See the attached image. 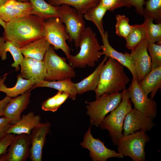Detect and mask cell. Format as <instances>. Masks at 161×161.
<instances>
[{"mask_svg":"<svg viewBox=\"0 0 161 161\" xmlns=\"http://www.w3.org/2000/svg\"><path fill=\"white\" fill-rule=\"evenodd\" d=\"M6 134H0V138L4 136Z\"/></svg>","mask_w":161,"mask_h":161,"instance_id":"obj_44","label":"cell"},{"mask_svg":"<svg viewBox=\"0 0 161 161\" xmlns=\"http://www.w3.org/2000/svg\"><path fill=\"white\" fill-rule=\"evenodd\" d=\"M147 49L151 58V69L161 66V44L148 42Z\"/></svg>","mask_w":161,"mask_h":161,"instance_id":"obj_34","label":"cell"},{"mask_svg":"<svg viewBox=\"0 0 161 161\" xmlns=\"http://www.w3.org/2000/svg\"><path fill=\"white\" fill-rule=\"evenodd\" d=\"M141 88L147 95L150 94L153 98L161 87V66L151 69L139 83Z\"/></svg>","mask_w":161,"mask_h":161,"instance_id":"obj_22","label":"cell"},{"mask_svg":"<svg viewBox=\"0 0 161 161\" xmlns=\"http://www.w3.org/2000/svg\"><path fill=\"white\" fill-rule=\"evenodd\" d=\"M57 97L56 94L43 102L41 104V109L45 111H56L58 109L57 105Z\"/></svg>","mask_w":161,"mask_h":161,"instance_id":"obj_37","label":"cell"},{"mask_svg":"<svg viewBox=\"0 0 161 161\" xmlns=\"http://www.w3.org/2000/svg\"><path fill=\"white\" fill-rule=\"evenodd\" d=\"M20 65L21 74L23 78L30 80L34 84L45 80L46 68L43 60L24 57Z\"/></svg>","mask_w":161,"mask_h":161,"instance_id":"obj_17","label":"cell"},{"mask_svg":"<svg viewBox=\"0 0 161 161\" xmlns=\"http://www.w3.org/2000/svg\"><path fill=\"white\" fill-rule=\"evenodd\" d=\"M59 10V18L65 26L70 37L69 41H73L75 47H78L81 35L86 27L83 15L66 4L60 6Z\"/></svg>","mask_w":161,"mask_h":161,"instance_id":"obj_9","label":"cell"},{"mask_svg":"<svg viewBox=\"0 0 161 161\" xmlns=\"http://www.w3.org/2000/svg\"><path fill=\"white\" fill-rule=\"evenodd\" d=\"M8 0H0V5L4 4Z\"/></svg>","mask_w":161,"mask_h":161,"instance_id":"obj_42","label":"cell"},{"mask_svg":"<svg viewBox=\"0 0 161 161\" xmlns=\"http://www.w3.org/2000/svg\"><path fill=\"white\" fill-rule=\"evenodd\" d=\"M150 140L146 132L142 129L123 135L116 145L117 152L129 157L133 161H145V146Z\"/></svg>","mask_w":161,"mask_h":161,"instance_id":"obj_5","label":"cell"},{"mask_svg":"<svg viewBox=\"0 0 161 161\" xmlns=\"http://www.w3.org/2000/svg\"><path fill=\"white\" fill-rule=\"evenodd\" d=\"M108 58L100 70L98 83L95 91L96 99L104 94L122 91L130 81L123 66L115 59Z\"/></svg>","mask_w":161,"mask_h":161,"instance_id":"obj_2","label":"cell"},{"mask_svg":"<svg viewBox=\"0 0 161 161\" xmlns=\"http://www.w3.org/2000/svg\"><path fill=\"white\" fill-rule=\"evenodd\" d=\"M155 125L152 119L134 108L125 117L123 135H126L141 129L149 131Z\"/></svg>","mask_w":161,"mask_h":161,"instance_id":"obj_13","label":"cell"},{"mask_svg":"<svg viewBox=\"0 0 161 161\" xmlns=\"http://www.w3.org/2000/svg\"><path fill=\"white\" fill-rule=\"evenodd\" d=\"M108 58L105 55L103 60L91 74L80 82L74 83L77 94L81 95L89 91H95L98 83L101 69Z\"/></svg>","mask_w":161,"mask_h":161,"instance_id":"obj_26","label":"cell"},{"mask_svg":"<svg viewBox=\"0 0 161 161\" xmlns=\"http://www.w3.org/2000/svg\"><path fill=\"white\" fill-rule=\"evenodd\" d=\"M125 1L126 7H134L137 13L143 16L144 9L143 7L145 0H125Z\"/></svg>","mask_w":161,"mask_h":161,"instance_id":"obj_38","label":"cell"},{"mask_svg":"<svg viewBox=\"0 0 161 161\" xmlns=\"http://www.w3.org/2000/svg\"><path fill=\"white\" fill-rule=\"evenodd\" d=\"M99 3L107 10L111 12L116 9L126 7L125 0H100Z\"/></svg>","mask_w":161,"mask_h":161,"instance_id":"obj_36","label":"cell"},{"mask_svg":"<svg viewBox=\"0 0 161 161\" xmlns=\"http://www.w3.org/2000/svg\"><path fill=\"white\" fill-rule=\"evenodd\" d=\"M91 27H86L80 39L79 52L75 55H70L68 60L74 68H84L87 66L93 67L103 55L101 46Z\"/></svg>","mask_w":161,"mask_h":161,"instance_id":"obj_3","label":"cell"},{"mask_svg":"<svg viewBox=\"0 0 161 161\" xmlns=\"http://www.w3.org/2000/svg\"><path fill=\"white\" fill-rule=\"evenodd\" d=\"M51 44L44 37L31 42L20 48L24 57L42 61Z\"/></svg>","mask_w":161,"mask_h":161,"instance_id":"obj_21","label":"cell"},{"mask_svg":"<svg viewBox=\"0 0 161 161\" xmlns=\"http://www.w3.org/2000/svg\"><path fill=\"white\" fill-rule=\"evenodd\" d=\"M43 61L46 68L45 80H60L71 79L76 76L74 68L66 62V58L58 55L51 45L46 52Z\"/></svg>","mask_w":161,"mask_h":161,"instance_id":"obj_6","label":"cell"},{"mask_svg":"<svg viewBox=\"0 0 161 161\" xmlns=\"http://www.w3.org/2000/svg\"><path fill=\"white\" fill-rule=\"evenodd\" d=\"M30 136L25 134L16 136L0 161H25L30 155Z\"/></svg>","mask_w":161,"mask_h":161,"instance_id":"obj_14","label":"cell"},{"mask_svg":"<svg viewBox=\"0 0 161 161\" xmlns=\"http://www.w3.org/2000/svg\"><path fill=\"white\" fill-rule=\"evenodd\" d=\"M154 20L145 18L142 24L144 29L146 40L149 43L161 44V23L154 24Z\"/></svg>","mask_w":161,"mask_h":161,"instance_id":"obj_30","label":"cell"},{"mask_svg":"<svg viewBox=\"0 0 161 161\" xmlns=\"http://www.w3.org/2000/svg\"><path fill=\"white\" fill-rule=\"evenodd\" d=\"M9 52L11 54L14 63L11 65L14 67L16 71H18L19 65L24 57L20 48L16 46L11 41L5 38L3 36L0 37V57L2 61L7 58V53Z\"/></svg>","mask_w":161,"mask_h":161,"instance_id":"obj_25","label":"cell"},{"mask_svg":"<svg viewBox=\"0 0 161 161\" xmlns=\"http://www.w3.org/2000/svg\"><path fill=\"white\" fill-rule=\"evenodd\" d=\"M107 9L99 3L97 6L89 9L83 15L84 18L86 20L93 22L97 28L101 37L104 35L103 25V18Z\"/></svg>","mask_w":161,"mask_h":161,"instance_id":"obj_29","label":"cell"},{"mask_svg":"<svg viewBox=\"0 0 161 161\" xmlns=\"http://www.w3.org/2000/svg\"><path fill=\"white\" fill-rule=\"evenodd\" d=\"M12 98L6 96L4 99L0 100V117L3 116L5 107Z\"/></svg>","mask_w":161,"mask_h":161,"instance_id":"obj_40","label":"cell"},{"mask_svg":"<svg viewBox=\"0 0 161 161\" xmlns=\"http://www.w3.org/2000/svg\"><path fill=\"white\" fill-rule=\"evenodd\" d=\"M145 32L143 24L132 25L131 31L126 38V47L132 50L146 39Z\"/></svg>","mask_w":161,"mask_h":161,"instance_id":"obj_31","label":"cell"},{"mask_svg":"<svg viewBox=\"0 0 161 161\" xmlns=\"http://www.w3.org/2000/svg\"><path fill=\"white\" fill-rule=\"evenodd\" d=\"M31 91L12 98L5 107L3 116L10 119L13 124L20 119L21 114L30 103Z\"/></svg>","mask_w":161,"mask_h":161,"instance_id":"obj_18","label":"cell"},{"mask_svg":"<svg viewBox=\"0 0 161 161\" xmlns=\"http://www.w3.org/2000/svg\"><path fill=\"white\" fill-rule=\"evenodd\" d=\"M102 41L103 44L101 45V48L103 55L115 59L123 66L126 67L131 72L133 78L137 80L134 61L130 54L127 52L124 53L120 52L114 49L109 43L108 32L106 31L102 37Z\"/></svg>","mask_w":161,"mask_h":161,"instance_id":"obj_19","label":"cell"},{"mask_svg":"<svg viewBox=\"0 0 161 161\" xmlns=\"http://www.w3.org/2000/svg\"><path fill=\"white\" fill-rule=\"evenodd\" d=\"M7 74L0 78V92H3L10 97H14L19 95L23 94L31 90L34 83L30 80L24 79L21 74L17 77V81L16 84L12 87L9 88L4 85Z\"/></svg>","mask_w":161,"mask_h":161,"instance_id":"obj_23","label":"cell"},{"mask_svg":"<svg viewBox=\"0 0 161 161\" xmlns=\"http://www.w3.org/2000/svg\"><path fill=\"white\" fill-rule=\"evenodd\" d=\"M32 6L30 2L8 0L0 5V19L5 23L31 14Z\"/></svg>","mask_w":161,"mask_h":161,"instance_id":"obj_15","label":"cell"},{"mask_svg":"<svg viewBox=\"0 0 161 161\" xmlns=\"http://www.w3.org/2000/svg\"><path fill=\"white\" fill-rule=\"evenodd\" d=\"M100 0H47L50 4L59 6L66 4L73 7L79 13L84 15L89 9L98 5Z\"/></svg>","mask_w":161,"mask_h":161,"instance_id":"obj_28","label":"cell"},{"mask_svg":"<svg viewBox=\"0 0 161 161\" xmlns=\"http://www.w3.org/2000/svg\"><path fill=\"white\" fill-rule=\"evenodd\" d=\"M41 120L39 115H35L32 112H29L22 115L20 120L11 125L6 134H25L30 135L32 130L41 123Z\"/></svg>","mask_w":161,"mask_h":161,"instance_id":"obj_20","label":"cell"},{"mask_svg":"<svg viewBox=\"0 0 161 161\" xmlns=\"http://www.w3.org/2000/svg\"><path fill=\"white\" fill-rule=\"evenodd\" d=\"M45 21L30 14L6 23L3 36L21 48L44 37Z\"/></svg>","mask_w":161,"mask_h":161,"instance_id":"obj_1","label":"cell"},{"mask_svg":"<svg viewBox=\"0 0 161 161\" xmlns=\"http://www.w3.org/2000/svg\"><path fill=\"white\" fill-rule=\"evenodd\" d=\"M15 135L7 133L0 138V159L6 153L8 147L16 137Z\"/></svg>","mask_w":161,"mask_h":161,"instance_id":"obj_35","label":"cell"},{"mask_svg":"<svg viewBox=\"0 0 161 161\" xmlns=\"http://www.w3.org/2000/svg\"><path fill=\"white\" fill-rule=\"evenodd\" d=\"M121 93V100L120 104L109 115L105 117L99 126L102 129L108 131L114 146H116L123 136V126L125 117L132 109L128 89H125Z\"/></svg>","mask_w":161,"mask_h":161,"instance_id":"obj_4","label":"cell"},{"mask_svg":"<svg viewBox=\"0 0 161 161\" xmlns=\"http://www.w3.org/2000/svg\"><path fill=\"white\" fill-rule=\"evenodd\" d=\"M90 124L80 143L82 147L89 151V155L93 161H106L110 158H122L124 156L116 151L106 147L104 143L98 138H94L91 133Z\"/></svg>","mask_w":161,"mask_h":161,"instance_id":"obj_11","label":"cell"},{"mask_svg":"<svg viewBox=\"0 0 161 161\" xmlns=\"http://www.w3.org/2000/svg\"><path fill=\"white\" fill-rule=\"evenodd\" d=\"M148 41L145 40L134 49L130 54L133 61L137 81H141L151 71V63L147 49Z\"/></svg>","mask_w":161,"mask_h":161,"instance_id":"obj_12","label":"cell"},{"mask_svg":"<svg viewBox=\"0 0 161 161\" xmlns=\"http://www.w3.org/2000/svg\"><path fill=\"white\" fill-rule=\"evenodd\" d=\"M115 18V32L118 36L126 39L131 31L132 25L129 24V19L124 15L118 14Z\"/></svg>","mask_w":161,"mask_h":161,"instance_id":"obj_33","label":"cell"},{"mask_svg":"<svg viewBox=\"0 0 161 161\" xmlns=\"http://www.w3.org/2000/svg\"><path fill=\"white\" fill-rule=\"evenodd\" d=\"M50 125L47 122L41 123L32 131L30 135V159L32 161L42 160V150Z\"/></svg>","mask_w":161,"mask_h":161,"instance_id":"obj_16","label":"cell"},{"mask_svg":"<svg viewBox=\"0 0 161 161\" xmlns=\"http://www.w3.org/2000/svg\"><path fill=\"white\" fill-rule=\"evenodd\" d=\"M32 6L31 14L45 21L52 17H59V6H52L45 0H29Z\"/></svg>","mask_w":161,"mask_h":161,"instance_id":"obj_27","label":"cell"},{"mask_svg":"<svg viewBox=\"0 0 161 161\" xmlns=\"http://www.w3.org/2000/svg\"><path fill=\"white\" fill-rule=\"evenodd\" d=\"M13 124L11 120L4 116L0 117V134H6Z\"/></svg>","mask_w":161,"mask_h":161,"instance_id":"obj_39","label":"cell"},{"mask_svg":"<svg viewBox=\"0 0 161 161\" xmlns=\"http://www.w3.org/2000/svg\"><path fill=\"white\" fill-rule=\"evenodd\" d=\"M127 89L134 108L153 120L155 118L157 113V103L153 98L148 97L144 93L135 79L133 78Z\"/></svg>","mask_w":161,"mask_h":161,"instance_id":"obj_10","label":"cell"},{"mask_svg":"<svg viewBox=\"0 0 161 161\" xmlns=\"http://www.w3.org/2000/svg\"><path fill=\"white\" fill-rule=\"evenodd\" d=\"M121 100V93L118 92L103 94L95 101L87 102L86 112L90 124L99 127L106 115L116 108Z\"/></svg>","mask_w":161,"mask_h":161,"instance_id":"obj_7","label":"cell"},{"mask_svg":"<svg viewBox=\"0 0 161 161\" xmlns=\"http://www.w3.org/2000/svg\"><path fill=\"white\" fill-rule=\"evenodd\" d=\"M18 1L22 2H29V0H16Z\"/></svg>","mask_w":161,"mask_h":161,"instance_id":"obj_43","label":"cell"},{"mask_svg":"<svg viewBox=\"0 0 161 161\" xmlns=\"http://www.w3.org/2000/svg\"><path fill=\"white\" fill-rule=\"evenodd\" d=\"M44 37L55 50H62L69 60L71 49L66 41L69 40L70 37L59 17H52L45 20Z\"/></svg>","mask_w":161,"mask_h":161,"instance_id":"obj_8","label":"cell"},{"mask_svg":"<svg viewBox=\"0 0 161 161\" xmlns=\"http://www.w3.org/2000/svg\"><path fill=\"white\" fill-rule=\"evenodd\" d=\"M39 87H47L53 88L58 91L67 93L69 98L72 100H76L77 94L76 90L71 79H66L61 80L49 81L43 80L34 84L31 90Z\"/></svg>","mask_w":161,"mask_h":161,"instance_id":"obj_24","label":"cell"},{"mask_svg":"<svg viewBox=\"0 0 161 161\" xmlns=\"http://www.w3.org/2000/svg\"><path fill=\"white\" fill-rule=\"evenodd\" d=\"M0 25L4 29L6 26V23L0 19Z\"/></svg>","mask_w":161,"mask_h":161,"instance_id":"obj_41","label":"cell"},{"mask_svg":"<svg viewBox=\"0 0 161 161\" xmlns=\"http://www.w3.org/2000/svg\"><path fill=\"white\" fill-rule=\"evenodd\" d=\"M143 15L145 18L155 20L157 23H161V0H148L145 2Z\"/></svg>","mask_w":161,"mask_h":161,"instance_id":"obj_32","label":"cell"}]
</instances>
